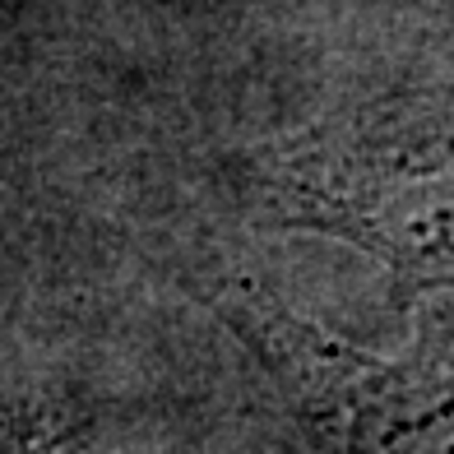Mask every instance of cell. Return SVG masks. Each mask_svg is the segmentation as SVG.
<instances>
[{
    "instance_id": "1",
    "label": "cell",
    "mask_w": 454,
    "mask_h": 454,
    "mask_svg": "<svg viewBox=\"0 0 454 454\" xmlns=\"http://www.w3.org/2000/svg\"><path fill=\"white\" fill-rule=\"evenodd\" d=\"M237 185L264 227L320 232L385 264L395 306L454 301V93L376 98L260 144Z\"/></svg>"
},
{
    "instance_id": "2",
    "label": "cell",
    "mask_w": 454,
    "mask_h": 454,
    "mask_svg": "<svg viewBox=\"0 0 454 454\" xmlns=\"http://www.w3.org/2000/svg\"><path fill=\"white\" fill-rule=\"evenodd\" d=\"M204 301L270 366L297 412L343 450H454V376L431 357L385 362L325 334L255 278H209Z\"/></svg>"
}]
</instances>
